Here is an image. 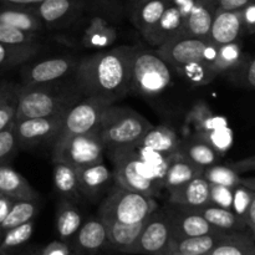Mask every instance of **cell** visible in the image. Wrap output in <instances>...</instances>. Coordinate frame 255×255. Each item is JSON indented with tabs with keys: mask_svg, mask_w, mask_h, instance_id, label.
<instances>
[{
	"mask_svg": "<svg viewBox=\"0 0 255 255\" xmlns=\"http://www.w3.org/2000/svg\"><path fill=\"white\" fill-rule=\"evenodd\" d=\"M138 47L122 45L84 57L77 64L76 82L86 97L115 102L131 87L132 60Z\"/></svg>",
	"mask_w": 255,
	"mask_h": 255,
	"instance_id": "6da1fadb",
	"label": "cell"
},
{
	"mask_svg": "<svg viewBox=\"0 0 255 255\" xmlns=\"http://www.w3.org/2000/svg\"><path fill=\"white\" fill-rule=\"evenodd\" d=\"M79 100L76 92L64 87H55L54 82L17 86L15 120L64 116Z\"/></svg>",
	"mask_w": 255,
	"mask_h": 255,
	"instance_id": "7a4b0ae2",
	"label": "cell"
},
{
	"mask_svg": "<svg viewBox=\"0 0 255 255\" xmlns=\"http://www.w3.org/2000/svg\"><path fill=\"white\" fill-rule=\"evenodd\" d=\"M153 125L138 112L111 105L102 114L96 134L105 148H126L136 146Z\"/></svg>",
	"mask_w": 255,
	"mask_h": 255,
	"instance_id": "3957f363",
	"label": "cell"
},
{
	"mask_svg": "<svg viewBox=\"0 0 255 255\" xmlns=\"http://www.w3.org/2000/svg\"><path fill=\"white\" fill-rule=\"evenodd\" d=\"M115 164V179L122 188L139 192L153 198L159 189L164 188L163 182L167 167H154L137 157L133 147L112 149Z\"/></svg>",
	"mask_w": 255,
	"mask_h": 255,
	"instance_id": "277c9868",
	"label": "cell"
},
{
	"mask_svg": "<svg viewBox=\"0 0 255 255\" xmlns=\"http://www.w3.org/2000/svg\"><path fill=\"white\" fill-rule=\"evenodd\" d=\"M156 209L157 203L152 197L117 184L100 206L99 218L102 222L133 224L144 221Z\"/></svg>",
	"mask_w": 255,
	"mask_h": 255,
	"instance_id": "5b68a950",
	"label": "cell"
},
{
	"mask_svg": "<svg viewBox=\"0 0 255 255\" xmlns=\"http://www.w3.org/2000/svg\"><path fill=\"white\" fill-rule=\"evenodd\" d=\"M171 67L156 51L138 47L132 60L129 91L147 97L162 94L171 84Z\"/></svg>",
	"mask_w": 255,
	"mask_h": 255,
	"instance_id": "8992f818",
	"label": "cell"
},
{
	"mask_svg": "<svg viewBox=\"0 0 255 255\" xmlns=\"http://www.w3.org/2000/svg\"><path fill=\"white\" fill-rule=\"evenodd\" d=\"M105 146L96 132L57 138L52 147V161L76 168L104 162Z\"/></svg>",
	"mask_w": 255,
	"mask_h": 255,
	"instance_id": "52a82bcc",
	"label": "cell"
},
{
	"mask_svg": "<svg viewBox=\"0 0 255 255\" xmlns=\"http://www.w3.org/2000/svg\"><path fill=\"white\" fill-rule=\"evenodd\" d=\"M111 105L114 104L107 100L96 99V97L79 100L64 115L61 127L55 139L95 132L104 111Z\"/></svg>",
	"mask_w": 255,
	"mask_h": 255,
	"instance_id": "ba28073f",
	"label": "cell"
},
{
	"mask_svg": "<svg viewBox=\"0 0 255 255\" xmlns=\"http://www.w3.org/2000/svg\"><path fill=\"white\" fill-rule=\"evenodd\" d=\"M171 239L168 217L164 211L156 209L146 219L141 234L129 254L166 255Z\"/></svg>",
	"mask_w": 255,
	"mask_h": 255,
	"instance_id": "9c48e42d",
	"label": "cell"
},
{
	"mask_svg": "<svg viewBox=\"0 0 255 255\" xmlns=\"http://www.w3.org/2000/svg\"><path fill=\"white\" fill-rule=\"evenodd\" d=\"M62 117L15 120L14 131L19 148H31L44 142H54L61 127Z\"/></svg>",
	"mask_w": 255,
	"mask_h": 255,
	"instance_id": "30bf717a",
	"label": "cell"
},
{
	"mask_svg": "<svg viewBox=\"0 0 255 255\" xmlns=\"http://www.w3.org/2000/svg\"><path fill=\"white\" fill-rule=\"evenodd\" d=\"M209 41L211 40L181 34L159 45L156 52L176 70L189 62L202 61L203 51Z\"/></svg>",
	"mask_w": 255,
	"mask_h": 255,
	"instance_id": "8fae6325",
	"label": "cell"
},
{
	"mask_svg": "<svg viewBox=\"0 0 255 255\" xmlns=\"http://www.w3.org/2000/svg\"><path fill=\"white\" fill-rule=\"evenodd\" d=\"M171 226L172 239H183L191 237L211 234L217 231L194 209L181 208L171 204L166 211Z\"/></svg>",
	"mask_w": 255,
	"mask_h": 255,
	"instance_id": "7c38bea8",
	"label": "cell"
},
{
	"mask_svg": "<svg viewBox=\"0 0 255 255\" xmlns=\"http://www.w3.org/2000/svg\"><path fill=\"white\" fill-rule=\"evenodd\" d=\"M74 60L66 56L40 60V61L22 67L21 71H20L22 85L34 86V85L56 82L64 76H66L74 69Z\"/></svg>",
	"mask_w": 255,
	"mask_h": 255,
	"instance_id": "4fadbf2b",
	"label": "cell"
},
{
	"mask_svg": "<svg viewBox=\"0 0 255 255\" xmlns=\"http://www.w3.org/2000/svg\"><path fill=\"white\" fill-rule=\"evenodd\" d=\"M184 19L177 6L169 4V6L164 10L161 19L156 22V25L143 32V37L151 44L152 46L158 47L163 42L183 34Z\"/></svg>",
	"mask_w": 255,
	"mask_h": 255,
	"instance_id": "5bb4252c",
	"label": "cell"
},
{
	"mask_svg": "<svg viewBox=\"0 0 255 255\" xmlns=\"http://www.w3.org/2000/svg\"><path fill=\"white\" fill-rule=\"evenodd\" d=\"M168 193L169 204L181 208L198 209L209 203V183L202 176L191 179Z\"/></svg>",
	"mask_w": 255,
	"mask_h": 255,
	"instance_id": "9a60e30c",
	"label": "cell"
},
{
	"mask_svg": "<svg viewBox=\"0 0 255 255\" xmlns=\"http://www.w3.org/2000/svg\"><path fill=\"white\" fill-rule=\"evenodd\" d=\"M242 30H243V24L241 19V10L228 11L218 7L214 12L213 21L211 25L209 40L218 46L237 41Z\"/></svg>",
	"mask_w": 255,
	"mask_h": 255,
	"instance_id": "2e32d148",
	"label": "cell"
},
{
	"mask_svg": "<svg viewBox=\"0 0 255 255\" xmlns=\"http://www.w3.org/2000/svg\"><path fill=\"white\" fill-rule=\"evenodd\" d=\"M72 239L80 255H95L107 243L106 227L99 217L90 218L81 224Z\"/></svg>",
	"mask_w": 255,
	"mask_h": 255,
	"instance_id": "e0dca14e",
	"label": "cell"
},
{
	"mask_svg": "<svg viewBox=\"0 0 255 255\" xmlns=\"http://www.w3.org/2000/svg\"><path fill=\"white\" fill-rule=\"evenodd\" d=\"M203 168L189 162L179 151L173 152L168 156L166 176H164L163 187L168 192L183 186L196 177L203 174Z\"/></svg>",
	"mask_w": 255,
	"mask_h": 255,
	"instance_id": "ac0fdd59",
	"label": "cell"
},
{
	"mask_svg": "<svg viewBox=\"0 0 255 255\" xmlns=\"http://www.w3.org/2000/svg\"><path fill=\"white\" fill-rule=\"evenodd\" d=\"M0 22L21 30V31L32 32V34H36L44 27V24L36 15L34 7L31 9L27 5L2 2L0 5Z\"/></svg>",
	"mask_w": 255,
	"mask_h": 255,
	"instance_id": "d6986e66",
	"label": "cell"
},
{
	"mask_svg": "<svg viewBox=\"0 0 255 255\" xmlns=\"http://www.w3.org/2000/svg\"><path fill=\"white\" fill-rule=\"evenodd\" d=\"M76 174L82 196L89 198L99 196L112 178L111 172L104 162L76 168Z\"/></svg>",
	"mask_w": 255,
	"mask_h": 255,
	"instance_id": "ffe728a7",
	"label": "cell"
},
{
	"mask_svg": "<svg viewBox=\"0 0 255 255\" xmlns=\"http://www.w3.org/2000/svg\"><path fill=\"white\" fill-rule=\"evenodd\" d=\"M214 12L208 0H196L191 12L184 19L183 34L197 39L209 40V31Z\"/></svg>",
	"mask_w": 255,
	"mask_h": 255,
	"instance_id": "44dd1931",
	"label": "cell"
},
{
	"mask_svg": "<svg viewBox=\"0 0 255 255\" xmlns=\"http://www.w3.org/2000/svg\"><path fill=\"white\" fill-rule=\"evenodd\" d=\"M146 219L133 224L104 222L105 227H106L107 243L111 244L112 248H115L116 251L129 254L131 249L136 244L139 234H141L142 228H143L144 223H146Z\"/></svg>",
	"mask_w": 255,
	"mask_h": 255,
	"instance_id": "7402d4cb",
	"label": "cell"
},
{
	"mask_svg": "<svg viewBox=\"0 0 255 255\" xmlns=\"http://www.w3.org/2000/svg\"><path fill=\"white\" fill-rule=\"evenodd\" d=\"M0 193L15 201L39 198V194L31 184L7 164L0 166Z\"/></svg>",
	"mask_w": 255,
	"mask_h": 255,
	"instance_id": "603a6c76",
	"label": "cell"
},
{
	"mask_svg": "<svg viewBox=\"0 0 255 255\" xmlns=\"http://www.w3.org/2000/svg\"><path fill=\"white\" fill-rule=\"evenodd\" d=\"M194 211L198 212L217 231L224 232V233L248 231L243 219L236 216L231 209H224L208 203L201 208L194 209Z\"/></svg>",
	"mask_w": 255,
	"mask_h": 255,
	"instance_id": "cb8c5ba5",
	"label": "cell"
},
{
	"mask_svg": "<svg viewBox=\"0 0 255 255\" xmlns=\"http://www.w3.org/2000/svg\"><path fill=\"white\" fill-rule=\"evenodd\" d=\"M224 232H214L211 234H204V236L191 237V238L183 239H171L169 243L168 253H179L183 255H207L214 247L218 244V242L223 238Z\"/></svg>",
	"mask_w": 255,
	"mask_h": 255,
	"instance_id": "d4e9b609",
	"label": "cell"
},
{
	"mask_svg": "<svg viewBox=\"0 0 255 255\" xmlns=\"http://www.w3.org/2000/svg\"><path fill=\"white\" fill-rule=\"evenodd\" d=\"M207 255H255L254 234L249 231L224 234Z\"/></svg>",
	"mask_w": 255,
	"mask_h": 255,
	"instance_id": "484cf974",
	"label": "cell"
},
{
	"mask_svg": "<svg viewBox=\"0 0 255 255\" xmlns=\"http://www.w3.org/2000/svg\"><path fill=\"white\" fill-rule=\"evenodd\" d=\"M82 224V216L75 202L61 199L56 212V231L64 243L71 241Z\"/></svg>",
	"mask_w": 255,
	"mask_h": 255,
	"instance_id": "4316f807",
	"label": "cell"
},
{
	"mask_svg": "<svg viewBox=\"0 0 255 255\" xmlns=\"http://www.w3.org/2000/svg\"><path fill=\"white\" fill-rule=\"evenodd\" d=\"M137 144L164 154V156H168V154L178 151L181 139H179L178 134L169 127L153 126Z\"/></svg>",
	"mask_w": 255,
	"mask_h": 255,
	"instance_id": "83f0119b",
	"label": "cell"
},
{
	"mask_svg": "<svg viewBox=\"0 0 255 255\" xmlns=\"http://www.w3.org/2000/svg\"><path fill=\"white\" fill-rule=\"evenodd\" d=\"M52 178H54V186L57 193L64 199L75 202L79 201L82 197L76 169L74 167L62 163V162H54Z\"/></svg>",
	"mask_w": 255,
	"mask_h": 255,
	"instance_id": "f1b7e54d",
	"label": "cell"
},
{
	"mask_svg": "<svg viewBox=\"0 0 255 255\" xmlns=\"http://www.w3.org/2000/svg\"><path fill=\"white\" fill-rule=\"evenodd\" d=\"M178 151L196 166L201 167V168L206 169L207 167L213 166L218 162L221 154L212 148L208 143L199 138L191 139V141L186 142V143L179 144Z\"/></svg>",
	"mask_w": 255,
	"mask_h": 255,
	"instance_id": "f546056e",
	"label": "cell"
},
{
	"mask_svg": "<svg viewBox=\"0 0 255 255\" xmlns=\"http://www.w3.org/2000/svg\"><path fill=\"white\" fill-rule=\"evenodd\" d=\"M40 46L34 44L9 45L0 42V70L12 69L31 60L39 52Z\"/></svg>",
	"mask_w": 255,
	"mask_h": 255,
	"instance_id": "4dcf8cb0",
	"label": "cell"
},
{
	"mask_svg": "<svg viewBox=\"0 0 255 255\" xmlns=\"http://www.w3.org/2000/svg\"><path fill=\"white\" fill-rule=\"evenodd\" d=\"M39 212V203L37 199H19L12 203L6 218L0 224L1 232H6L9 229L19 227L21 224L34 221Z\"/></svg>",
	"mask_w": 255,
	"mask_h": 255,
	"instance_id": "1f68e13d",
	"label": "cell"
},
{
	"mask_svg": "<svg viewBox=\"0 0 255 255\" xmlns=\"http://www.w3.org/2000/svg\"><path fill=\"white\" fill-rule=\"evenodd\" d=\"M34 232V221L19 227L2 232L0 241V255H17L24 246H26Z\"/></svg>",
	"mask_w": 255,
	"mask_h": 255,
	"instance_id": "d6a6232c",
	"label": "cell"
},
{
	"mask_svg": "<svg viewBox=\"0 0 255 255\" xmlns=\"http://www.w3.org/2000/svg\"><path fill=\"white\" fill-rule=\"evenodd\" d=\"M172 0H143L137 7L134 22L139 31L143 34L151 29L161 19L164 10L169 6Z\"/></svg>",
	"mask_w": 255,
	"mask_h": 255,
	"instance_id": "836d02e7",
	"label": "cell"
},
{
	"mask_svg": "<svg viewBox=\"0 0 255 255\" xmlns=\"http://www.w3.org/2000/svg\"><path fill=\"white\" fill-rule=\"evenodd\" d=\"M116 30L110 26L101 17L92 20L84 35V45L86 47H107L116 40Z\"/></svg>",
	"mask_w": 255,
	"mask_h": 255,
	"instance_id": "e575fe53",
	"label": "cell"
},
{
	"mask_svg": "<svg viewBox=\"0 0 255 255\" xmlns=\"http://www.w3.org/2000/svg\"><path fill=\"white\" fill-rule=\"evenodd\" d=\"M242 60H243L242 45L239 44L238 40L228 42V44L219 45L217 57L212 64V69L216 71L217 75L222 74V72L233 71L239 66Z\"/></svg>",
	"mask_w": 255,
	"mask_h": 255,
	"instance_id": "d590c367",
	"label": "cell"
},
{
	"mask_svg": "<svg viewBox=\"0 0 255 255\" xmlns=\"http://www.w3.org/2000/svg\"><path fill=\"white\" fill-rule=\"evenodd\" d=\"M72 6L71 0H42L34 5V10L42 24H56L70 12Z\"/></svg>",
	"mask_w": 255,
	"mask_h": 255,
	"instance_id": "8d00e7d4",
	"label": "cell"
},
{
	"mask_svg": "<svg viewBox=\"0 0 255 255\" xmlns=\"http://www.w3.org/2000/svg\"><path fill=\"white\" fill-rule=\"evenodd\" d=\"M17 86L0 82V131L9 126L16 115Z\"/></svg>",
	"mask_w": 255,
	"mask_h": 255,
	"instance_id": "74e56055",
	"label": "cell"
},
{
	"mask_svg": "<svg viewBox=\"0 0 255 255\" xmlns=\"http://www.w3.org/2000/svg\"><path fill=\"white\" fill-rule=\"evenodd\" d=\"M204 179L211 184H218V186L229 187L234 188L238 186L242 181L241 173L234 167L224 166V164H213L207 167L202 174Z\"/></svg>",
	"mask_w": 255,
	"mask_h": 255,
	"instance_id": "f35d334b",
	"label": "cell"
},
{
	"mask_svg": "<svg viewBox=\"0 0 255 255\" xmlns=\"http://www.w3.org/2000/svg\"><path fill=\"white\" fill-rule=\"evenodd\" d=\"M176 71L181 76H183L184 79L191 81L192 84L199 85V86L209 84L217 76L216 71L212 69L211 65L206 64L203 61L189 62V64H186L176 69Z\"/></svg>",
	"mask_w": 255,
	"mask_h": 255,
	"instance_id": "ab89813d",
	"label": "cell"
},
{
	"mask_svg": "<svg viewBox=\"0 0 255 255\" xmlns=\"http://www.w3.org/2000/svg\"><path fill=\"white\" fill-rule=\"evenodd\" d=\"M197 138L202 139L213 149H216L219 154H223L231 149L233 146V131L228 127H223V128L212 129V131L207 132H197Z\"/></svg>",
	"mask_w": 255,
	"mask_h": 255,
	"instance_id": "60d3db41",
	"label": "cell"
},
{
	"mask_svg": "<svg viewBox=\"0 0 255 255\" xmlns=\"http://www.w3.org/2000/svg\"><path fill=\"white\" fill-rule=\"evenodd\" d=\"M14 121L0 131V166L9 163L19 149V144L15 137Z\"/></svg>",
	"mask_w": 255,
	"mask_h": 255,
	"instance_id": "b9f144b4",
	"label": "cell"
},
{
	"mask_svg": "<svg viewBox=\"0 0 255 255\" xmlns=\"http://www.w3.org/2000/svg\"><path fill=\"white\" fill-rule=\"evenodd\" d=\"M255 199V191L249 188L246 184L239 183L233 188V203H232V212L239 218L244 221L247 211L251 203Z\"/></svg>",
	"mask_w": 255,
	"mask_h": 255,
	"instance_id": "7bdbcfd3",
	"label": "cell"
},
{
	"mask_svg": "<svg viewBox=\"0 0 255 255\" xmlns=\"http://www.w3.org/2000/svg\"><path fill=\"white\" fill-rule=\"evenodd\" d=\"M0 42L9 45H26L36 42V34L25 32L0 22Z\"/></svg>",
	"mask_w": 255,
	"mask_h": 255,
	"instance_id": "ee69618b",
	"label": "cell"
},
{
	"mask_svg": "<svg viewBox=\"0 0 255 255\" xmlns=\"http://www.w3.org/2000/svg\"><path fill=\"white\" fill-rule=\"evenodd\" d=\"M209 203L224 209H231L233 203V188L209 183Z\"/></svg>",
	"mask_w": 255,
	"mask_h": 255,
	"instance_id": "f6af8a7d",
	"label": "cell"
},
{
	"mask_svg": "<svg viewBox=\"0 0 255 255\" xmlns=\"http://www.w3.org/2000/svg\"><path fill=\"white\" fill-rule=\"evenodd\" d=\"M223 127H228V120L224 116H217V115L212 114L211 116L207 117L206 120L201 122L196 126L197 132H207L212 131V129L223 128Z\"/></svg>",
	"mask_w": 255,
	"mask_h": 255,
	"instance_id": "bcb514c9",
	"label": "cell"
},
{
	"mask_svg": "<svg viewBox=\"0 0 255 255\" xmlns=\"http://www.w3.org/2000/svg\"><path fill=\"white\" fill-rule=\"evenodd\" d=\"M239 67H241L243 71H242V76H243L244 82H246L247 86L249 89H254L255 87V61L253 57H248V60H242V62L239 64Z\"/></svg>",
	"mask_w": 255,
	"mask_h": 255,
	"instance_id": "7dc6e473",
	"label": "cell"
},
{
	"mask_svg": "<svg viewBox=\"0 0 255 255\" xmlns=\"http://www.w3.org/2000/svg\"><path fill=\"white\" fill-rule=\"evenodd\" d=\"M241 19L243 27H246L251 34H253L255 25V5L253 0H251L243 9H241Z\"/></svg>",
	"mask_w": 255,
	"mask_h": 255,
	"instance_id": "c3c4849f",
	"label": "cell"
},
{
	"mask_svg": "<svg viewBox=\"0 0 255 255\" xmlns=\"http://www.w3.org/2000/svg\"><path fill=\"white\" fill-rule=\"evenodd\" d=\"M41 255H71V249L64 242H51L41 251Z\"/></svg>",
	"mask_w": 255,
	"mask_h": 255,
	"instance_id": "681fc988",
	"label": "cell"
},
{
	"mask_svg": "<svg viewBox=\"0 0 255 255\" xmlns=\"http://www.w3.org/2000/svg\"><path fill=\"white\" fill-rule=\"evenodd\" d=\"M212 112L211 110L207 107V105L204 104H198L197 106L193 107V110L191 111V114L188 115V120L191 122H193L194 126L201 124L203 120H206L207 117L211 116Z\"/></svg>",
	"mask_w": 255,
	"mask_h": 255,
	"instance_id": "f907efd6",
	"label": "cell"
},
{
	"mask_svg": "<svg viewBox=\"0 0 255 255\" xmlns=\"http://www.w3.org/2000/svg\"><path fill=\"white\" fill-rule=\"evenodd\" d=\"M251 0H219V9L237 11L246 6Z\"/></svg>",
	"mask_w": 255,
	"mask_h": 255,
	"instance_id": "816d5d0a",
	"label": "cell"
},
{
	"mask_svg": "<svg viewBox=\"0 0 255 255\" xmlns=\"http://www.w3.org/2000/svg\"><path fill=\"white\" fill-rule=\"evenodd\" d=\"M217 52H218V45H216L214 42L209 41L208 45L206 46L203 51V56H202V61L206 62V64L211 65L213 64V61L217 57Z\"/></svg>",
	"mask_w": 255,
	"mask_h": 255,
	"instance_id": "f5cc1de1",
	"label": "cell"
},
{
	"mask_svg": "<svg viewBox=\"0 0 255 255\" xmlns=\"http://www.w3.org/2000/svg\"><path fill=\"white\" fill-rule=\"evenodd\" d=\"M15 202V199L10 198V197L5 196V194L0 193V224L4 222V219L6 218L7 213H9L10 208H11L12 203Z\"/></svg>",
	"mask_w": 255,
	"mask_h": 255,
	"instance_id": "db71d44e",
	"label": "cell"
},
{
	"mask_svg": "<svg viewBox=\"0 0 255 255\" xmlns=\"http://www.w3.org/2000/svg\"><path fill=\"white\" fill-rule=\"evenodd\" d=\"M172 4L177 6V9L179 10L183 19H186L187 15L191 12L192 7L196 4V0H172Z\"/></svg>",
	"mask_w": 255,
	"mask_h": 255,
	"instance_id": "11a10c76",
	"label": "cell"
},
{
	"mask_svg": "<svg viewBox=\"0 0 255 255\" xmlns=\"http://www.w3.org/2000/svg\"><path fill=\"white\" fill-rule=\"evenodd\" d=\"M244 223L252 234H255V199L251 203L246 216H244Z\"/></svg>",
	"mask_w": 255,
	"mask_h": 255,
	"instance_id": "9f6ffc18",
	"label": "cell"
},
{
	"mask_svg": "<svg viewBox=\"0 0 255 255\" xmlns=\"http://www.w3.org/2000/svg\"><path fill=\"white\" fill-rule=\"evenodd\" d=\"M4 4H15V5H36L39 2H41L42 0H0Z\"/></svg>",
	"mask_w": 255,
	"mask_h": 255,
	"instance_id": "6f0895ef",
	"label": "cell"
},
{
	"mask_svg": "<svg viewBox=\"0 0 255 255\" xmlns=\"http://www.w3.org/2000/svg\"><path fill=\"white\" fill-rule=\"evenodd\" d=\"M22 255H41V252H29V253H25V254H22Z\"/></svg>",
	"mask_w": 255,
	"mask_h": 255,
	"instance_id": "680465c9",
	"label": "cell"
},
{
	"mask_svg": "<svg viewBox=\"0 0 255 255\" xmlns=\"http://www.w3.org/2000/svg\"><path fill=\"white\" fill-rule=\"evenodd\" d=\"M167 255H183V254H179V253H168Z\"/></svg>",
	"mask_w": 255,
	"mask_h": 255,
	"instance_id": "91938a15",
	"label": "cell"
},
{
	"mask_svg": "<svg viewBox=\"0 0 255 255\" xmlns=\"http://www.w3.org/2000/svg\"><path fill=\"white\" fill-rule=\"evenodd\" d=\"M1 237H2V232H1V229H0V241H1Z\"/></svg>",
	"mask_w": 255,
	"mask_h": 255,
	"instance_id": "94428289",
	"label": "cell"
},
{
	"mask_svg": "<svg viewBox=\"0 0 255 255\" xmlns=\"http://www.w3.org/2000/svg\"><path fill=\"white\" fill-rule=\"evenodd\" d=\"M139 1H143V0H139Z\"/></svg>",
	"mask_w": 255,
	"mask_h": 255,
	"instance_id": "6125c7cd",
	"label": "cell"
}]
</instances>
